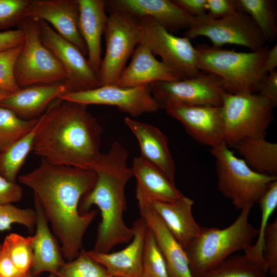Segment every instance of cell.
I'll list each match as a JSON object with an SVG mask.
<instances>
[{
  "label": "cell",
  "mask_w": 277,
  "mask_h": 277,
  "mask_svg": "<svg viewBox=\"0 0 277 277\" xmlns=\"http://www.w3.org/2000/svg\"><path fill=\"white\" fill-rule=\"evenodd\" d=\"M22 196V188L19 185L0 176V205L18 202Z\"/></svg>",
  "instance_id": "cell-41"
},
{
  "label": "cell",
  "mask_w": 277,
  "mask_h": 277,
  "mask_svg": "<svg viewBox=\"0 0 277 277\" xmlns=\"http://www.w3.org/2000/svg\"><path fill=\"white\" fill-rule=\"evenodd\" d=\"M133 236L125 248L112 253H100L93 250L87 253L104 266L112 276L142 277L144 239L147 226L141 218L136 219L132 227Z\"/></svg>",
  "instance_id": "cell-19"
},
{
  "label": "cell",
  "mask_w": 277,
  "mask_h": 277,
  "mask_svg": "<svg viewBox=\"0 0 277 277\" xmlns=\"http://www.w3.org/2000/svg\"><path fill=\"white\" fill-rule=\"evenodd\" d=\"M185 35L190 39L205 36L215 47L233 44L251 51L260 49L265 43L251 18L240 10L219 19L212 18L207 14L195 17Z\"/></svg>",
  "instance_id": "cell-11"
},
{
  "label": "cell",
  "mask_w": 277,
  "mask_h": 277,
  "mask_svg": "<svg viewBox=\"0 0 277 277\" xmlns=\"http://www.w3.org/2000/svg\"><path fill=\"white\" fill-rule=\"evenodd\" d=\"M111 277H116V276H111Z\"/></svg>",
  "instance_id": "cell-50"
},
{
  "label": "cell",
  "mask_w": 277,
  "mask_h": 277,
  "mask_svg": "<svg viewBox=\"0 0 277 277\" xmlns=\"http://www.w3.org/2000/svg\"><path fill=\"white\" fill-rule=\"evenodd\" d=\"M237 10L236 0H207V13L212 18H221Z\"/></svg>",
  "instance_id": "cell-40"
},
{
  "label": "cell",
  "mask_w": 277,
  "mask_h": 277,
  "mask_svg": "<svg viewBox=\"0 0 277 277\" xmlns=\"http://www.w3.org/2000/svg\"><path fill=\"white\" fill-rule=\"evenodd\" d=\"M243 255H232L199 277H268Z\"/></svg>",
  "instance_id": "cell-32"
},
{
  "label": "cell",
  "mask_w": 277,
  "mask_h": 277,
  "mask_svg": "<svg viewBox=\"0 0 277 277\" xmlns=\"http://www.w3.org/2000/svg\"><path fill=\"white\" fill-rule=\"evenodd\" d=\"M211 152L215 159L217 189L236 209L258 203L270 183L277 180V176L251 170L225 143L211 148Z\"/></svg>",
  "instance_id": "cell-6"
},
{
  "label": "cell",
  "mask_w": 277,
  "mask_h": 277,
  "mask_svg": "<svg viewBox=\"0 0 277 277\" xmlns=\"http://www.w3.org/2000/svg\"><path fill=\"white\" fill-rule=\"evenodd\" d=\"M124 123L139 143L140 156L175 183L176 167L166 136L157 127L129 117L124 119Z\"/></svg>",
  "instance_id": "cell-20"
},
{
  "label": "cell",
  "mask_w": 277,
  "mask_h": 277,
  "mask_svg": "<svg viewBox=\"0 0 277 277\" xmlns=\"http://www.w3.org/2000/svg\"><path fill=\"white\" fill-rule=\"evenodd\" d=\"M150 202L153 209L184 249L200 234L202 227L193 217L194 201L192 199L184 196L171 202Z\"/></svg>",
  "instance_id": "cell-24"
},
{
  "label": "cell",
  "mask_w": 277,
  "mask_h": 277,
  "mask_svg": "<svg viewBox=\"0 0 277 277\" xmlns=\"http://www.w3.org/2000/svg\"><path fill=\"white\" fill-rule=\"evenodd\" d=\"M179 78L162 62L157 60L149 48L140 43L130 64L125 67L115 85L124 87L148 86L157 82H172Z\"/></svg>",
  "instance_id": "cell-21"
},
{
  "label": "cell",
  "mask_w": 277,
  "mask_h": 277,
  "mask_svg": "<svg viewBox=\"0 0 277 277\" xmlns=\"http://www.w3.org/2000/svg\"><path fill=\"white\" fill-rule=\"evenodd\" d=\"M13 223L22 224L32 231L36 223L35 210L19 208L12 204L0 205V231L10 229Z\"/></svg>",
  "instance_id": "cell-36"
},
{
  "label": "cell",
  "mask_w": 277,
  "mask_h": 277,
  "mask_svg": "<svg viewBox=\"0 0 277 277\" xmlns=\"http://www.w3.org/2000/svg\"><path fill=\"white\" fill-rule=\"evenodd\" d=\"M25 35L19 28L0 32V52L24 43Z\"/></svg>",
  "instance_id": "cell-42"
},
{
  "label": "cell",
  "mask_w": 277,
  "mask_h": 277,
  "mask_svg": "<svg viewBox=\"0 0 277 277\" xmlns=\"http://www.w3.org/2000/svg\"><path fill=\"white\" fill-rule=\"evenodd\" d=\"M26 17L50 24L59 35L87 55L86 46L79 30L77 0H30Z\"/></svg>",
  "instance_id": "cell-16"
},
{
  "label": "cell",
  "mask_w": 277,
  "mask_h": 277,
  "mask_svg": "<svg viewBox=\"0 0 277 277\" xmlns=\"http://www.w3.org/2000/svg\"><path fill=\"white\" fill-rule=\"evenodd\" d=\"M96 179L93 171L54 165L43 159L35 169L18 176L19 182L32 190L68 262L83 249L84 234L97 214L95 210L79 211L80 201L93 189Z\"/></svg>",
  "instance_id": "cell-1"
},
{
  "label": "cell",
  "mask_w": 277,
  "mask_h": 277,
  "mask_svg": "<svg viewBox=\"0 0 277 277\" xmlns=\"http://www.w3.org/2000/svg\"><path fill=\"white\" fill-rule=\"evenodd\" d=\"M30 0H0V30L6 29L25 18Z\"/></svg>",
  "instance_id": "cell-38"
},
{
  "label": "cell",
  "mask_w": 277,
  "mask_h": 277,
  "mask_svg": "<svg viewBox=\"0 0 277 277\" xmlns=\"http://www.w3.org/2000/svg\"><path fill=\"white\" fill-rule=\"evenodd\" d=\"M253 171L277 176V144L264 137H246L232 146Z\"/></svg>",
  "instance_id": "cell-27"
},
{
  "label": "cell",
  "mask_w": 277,
  "mask_h": 277,
  "mask_svg": "<svg viewBox=\"0 0 277 277\" xmlns=\"http://www.w3.org/2000/svg\"><path fill=\"white\" fill-rule=\"evenodd\" d=\"M274 107L259 93L225 92L221 106L224 143L229 147L246 137L265 138Z\"/></svg>",
  "instance_id": "cell-7"
},
{
  "label": "cell",
  "mask_w": 277,
  "mask_h": 277,
  "mask_svg": "<svg viewBox=\"0 0 277 277\" xmlns=\"http://www.w3.org/2000/svg\"><path fill=\"white\" fill-rule=\"evenodd\" d=\"M21 277H33L32 275L30 274V272L27 273V274L23 275ZM48 277H54L53 274H51Z\"/></svg>",
  "instance_id": "cell-48"
},
{
  "label": "cell",
  "mask_w": 277,
  "mask_h": 277,
  "mask_svg": "<svg viewBox=\"0 0 277 277\" xmlns=\"http://www.w3.org/2000/svg\"><path fill=\"white\" fill-rule=\"evenodd\" d=\"M64 83L43 84L21 88L0 102V106L13 111L24 120L41 116L53 102L66 93Z\"/></svg>",
  "instance_id": "cell-23"
},
{
  "label": "cell",
  "mask_w": 277,
  "mask_h": 277,
  "mask_svg": "<svg viewBox=\"0 0 277 277\" xmlns=\"http://www.w3.org/2000/svg\"><path fill=\"white\" fill-rule=\"evenodd\" d=\"M54 277H111L106 269L82 249L73 260L65 263Z\"/></svg>",
  "instance_id": "cell-34"
},
{
  "label": "cell",
  "mask_w": 277,
  "mask_h": 277,
  "mask_svg": "<svg viewBox=\"0 0 277 277\" xmlns=\"http://www.w3.org/2000/svg\"><path fill=\"white\" fill-rule=\"evenodd\" d=\"M79 9L78 27L87 50V61L97 74L101 60V40L108 16L103 0H77Z\"/></svg>",
  "instance_id": "cell-22"
},
{
  "label": "cell",
  "mask_w": 277,
  "mask_h": 277,
  "mask_svg": "<svg viewBox=\"0 0 277 277\" xmlns=\"http://www.w3.org/2000/svg\"><path fill=\"white\" fill-rule=\"evenodd\" d=\"M23 275L11 261L6 246L3 244L0 253V277H21Z\"/></svg>",
  "instance_id": "cell-45"
},
{
  "label": "cell",
  "mask_w": 277,
  "mask_h": 277,
  "mask_svg": "<svg viewBox=\"0 0 277 277\" xmlns=\"http://www.w3.org/2000/svg\"><path fill=\"white\" fill-rule=\"evenodd\" d=\"M102 133L86 105L57 98L39 117L32 150L52 164L94 171Z\"/></svg>",
  "instance_id": "cell-2"
},
{
  "label": "cell",
  "mask_w": 277,
  "mask_h": 277,
  "mask_svg": "<svg viewBox=\"0 0 277 277\" xmlns=\"http://www.w3.org/2000/svg\"><path fill=\"white\" fill-rule=\"evenodd\" d=\"M268 272L277 276V220L268 222L265 229L262 250Z\"/></svg>",
  "instance_id": "cell-39"
},
{
  "label": "cell",
  "mask_w": 277,
  "mask_h": 277,
  "mask_svg": "<svg viewBox=\"0 0 277 277\" xmlns=\"http://www.w3.org/2000/svg\"><path fill=\"white\" fill-rule=\"evenodd\" d=\"M138 18L140 43L159 55L179 80L192 78L202 72L198 67L195 47L189 38L173 35L150 17Z\"/></svg>",
  "instance_id": "cell-10"
},
{
  "label": "cell",
  "mask_w": 277,
  "mask_h": 277,
  "mask_svg": "<svg viewBox=\"0 0 277 277\" xmlns=\"http://www.w3.org/2000/svg\"><path fill=\"white\" fill-rule=\"evenodd\" d=\"M148 87L161 107L167 103L220 107L225 92L219 77L203 72L190 78L155 82Z\"/></svg>",
  "instance_id": "cell-12"
},
{
  "label": "cell",
  "mask_w": 277,
  "mask_h": 277,
  "mask_svg": "<svg viewBox=\"0 0 277 277\" xmlns=\"http://www.w3.org/2000/svg\"><path fill=\"white\" fill-rule=\"evenodd\" d=\"M13 93L0 89V102L9 97Z\"/></svg>",
  "instance_id": "cell-47"
},
{
  "label": "cell",
  "mask_w": 277,
  "mask_h": 277,
  "mask_svg": "<svg viewBox=\"0 0 277 277\" xmlns=\"http://www.w3.org/2000/svg\"><path fill=\"white\" fill-rule=\"evenodd\" d=\"M38 119H22L10 109L0 106V153L31 131Z\"/></svg>",
  "instance_id": "cell-31"
},
{
  "label": "cell",
  "mask_w": 277,
  "mask_h": 277,
  "mask_svg": "<svg viewBox=\"0 0 277 277\" xmlns=\"http://www.w3.org/2000/svg\"><path fill=\"white\" fill-rule=\"evenodd\" d=\"M195 47L200 70L219 77L226 92H259L268 74L263 69L268 46L249 52L207 44H199Z\"/></svg>",
  "instance_id": "cell-4"
},
{
  "label": "cell",
  "mask_w": 277,
  "mask_h": 277,
  "mask_svg": "<svg viewBox=\"0 0 277 277\" xmlns=\"http://www.w3.org/2000/svg\"><path fill=\"white\" fill-rule=\"evenodd\" d=\"M136 197L141 217L154 235L169 277H193L185 250L153 209L150 200L137 191Z\"/></svg>",
  "instance_id": "cell-17"
},
{
  "label": "cell",
  "mask_w": 277,
  "mask_h": 277,
  "mask_svg": "<svg viewBox=\"0 0 277 277\" xmlns=\"http://www.w3.org/2000/svg\"><path fill=\"white\" fill-rule=\"evenodd\" d=\"M23 44L0 52V89L14 93L21 88L14 77V67Z\"/></svg>",
  "instance_id": "cell-37"
},
{
  "label": "cell",
  "mask_w": 277,
  "mask_h": 277,
  "mask_svg": "<svg viewBox=\"0 0 277 277\" xmlns=\"http://www.w3.org/2000/svg\"><path fill=\"white\" fill-rule=\"evenodd\" d=\"M34 206L36 213V228L33 244V261L31 272L33 275L43 272L55 274L65 263L61 249L50 231L44 212L35 201Z\"/></svg>",
  "instance_id": "cell-25"
},
{
  "label": "cell",
  "mask_w": 277,
  "mask_h": 277,
  "mask_svg": "<svg viewBox=\"0 0 277 277\" xmlns=\"http://www.w3.org/2000/svg\"><path fill=\"white\" fill-rule=\"evenodd\" d=\"M277 67V44L268 50L264 65L263 71L268 74L276 70Z\"/></svg>",
  "instance_id": "cell-46"
},
{
  "label": "cell",
  "mask_w": 277,
  "mask_h": 277,
  "mask_svg": "<svg viewBox=\"0 0 277 277\" xmlns=\"http://www.w3.org/2000/svg\"><path fill=\"white\" fill-rule=\"evenodd\" d=\"M136 179V191L151 201L171 202L184 195L162 172L141 156L133 160L131 167Z\"/></svg>",
  "instance_id": "cell-26"
},
{
  "label": "cell",
  "mask_w": 277,
  "mask_h": 277,
  "mask_svg": "<svg viewBox=\"0 0 277 277\" xmlns=\"http://www.w3.org/2000/svg\"><path fill=\"white\" fill-rule=\"evenodd\" d=\"M129 153L119 142H114L108 152L102 154L94 171L97 175L93 189L82 199V213L92 205L99 208V224L93 251L108 253L116 246L130 242L132 228L125 223L123 214L127 209L125 186L133 176L127 163Z\"/></svg>",
  "instance_id": "cell-3"
},
{
  "label": "cell",
  "mask_w": 277,
  "mask_h": 277,
  "mask_svg": "<svg viewBox=\"0 0 277 277\" xmlns=\"http://www.w3.org/2000/svg\"><path fill=\"white\" fill-rule=\"evenodd\" d=\"M37 125L38 123L28 134L0 153V176L9 181L15 182L27 155L32 150Z\"/></svg>",
  "instance_id": "cell-30"
},
{
  "label": "cell",
  "mask_w": 277,
  "mask_h": 277,
  "mask_svg": "<svg viewBox=\"0 0 277 277\" xmlns=\"http://www.w3.org/2000/svg\"><path fill=\"white\" fill-rule=\"evenodd\" d=\"M259 94L270 101L275 107L277 105V71L267 75L259 91Z\"/></svg>",
  "instance_id": "cell-44"
},
{
  "label": "cell",
  "mask_w": 277,
  "mask_h": 277,
  "mask_svg": "<svg viewBox=\"0 0 277 277\" xmlns=\"http://www.w3.org/2000/svg\"><path fill=\"white\" fill-rule=\"evenodd\" d=\"M252 207L249 205L242 209L237 219L226 228L202 227L200 234L184 249L193 277H199L232 253L244 251L252 244L259 232L248 221Z\"/></svg>",
  "instance_id": "cell-5"
},
{
  "label": "cell",
  "mask_w": 277,
  "mask_h": 277,
  "mask_svg": "<svg viewBox=\"0 0 277 277\" xmlns=\"http://www.w3.org/2000/svg\"><path fill=\"white\" fill-rule=\"evenodd\" d=\"M142 277H169L163 256L148 227L144 239Z\"/></svg>",
  "instance_id": "cell-35"
},
{
  "label": "cell",
  "mask_w": 277,
  "mask_h": 277,
  "mask_svg": "<svg viewBox=\"0 0 277 277\" xmlns=\"http://www.w3.org/2000/svg\"><path fill=\"white\" fill-rule=\"evenodd\" d=\"M39 21L40 36L43 44L56 57L66 74L64 84L67 92L86 91L100 87L97 74L81 51L59 35L47 23Z\"/></svg>",
  "instance_id": "cell-14"
},
{
  "label": "cell",
  "mask_w": 277,
  "mask_h": 277,
  "mask_svg": "<svg viewBox=\"0 0 277 277\" xmlns=\"http://www.w3.org/2000/svg\"><path fill=\"white\" fill-rule=\"evenodd\" d=\"M33 241L34 236L24 237L11 233L6 236L3 242L11 261L23 275L29 272L33 264Z\"/></svg>",
  "instance_id": "cell-33"
},
{
  "label": "cell",
  "mask_w": 277,
  "mask_h": 277,
  "mask_svg": "<svg viewBox=\"0 0 277 277\" xmlns=\"http://www.w3.org/2000/svg\"><path fill=\"white\" fill-rule=\"evenodd\" d=\"M258 203L261 210V222L258 239L254 244L250 245L244 250V254L252 263L267 273L262 250L264 232L269 218L277 207V180L270 183Z\"/></svg>",
  "instance_id": "cell-29"
},
{
  "label": "cell",
  "mask_w": 277,
  "mask_h": 277,
  "mask_svg": "<svg viewBox=\"0 0 277 277\" xmlns=\"http://www.w3.org/2000/svg\"><path fill=\"white\" fill-rule=\"evenodd\" d=\"M2 249V245L0 244V253L1 252Z\"/></svg>",
  "instance_id": "cell-49"
},
{
  "label": "cell",
  "mask_w": 277,
  "mask_h": 277,
  "mask_svg": "<svg viewBox=\"0 0 277 277\" xmlns=\"http://www.w3.org/2000/svg\"><path fill=\"white\" fill-rule=\"evenodd\" d=\"M58 99L86 106H115L132 117L153 113L161 108L151 94L148 86L124 87L115 84L102 85L86 91L66 92Z\"/></svg>",
  "instance_id": "cell-13"
},
{
  "label": "cell",
  "mask_w": 277,
  "mask_h": 277,
  "mask_svg": "<svg viewBox=\"0 0 277 277\" xmlns=\"http://www.w3.org/2000/svg\"><path fill=\"white\" fill-rule=\"evenodd\" d=\"M18 26L24 33L25 39L14 67L18 86L22 88L64 83L67 76L63 66L41 40L39 19L26 17Z\"/></svg>",
  "instance_id": "cell-8"
},
{
  "label": "cell",
  "mask_w": 277,
  "mask_h": 277,
  "mask_svg": "<svg viewBox=\"0 0 277 277\" xmlns=\"http://www.w3.org/2000/svg\"><path fill=\"white\" fill-rule=\"evenodd\" d=\"M161 108L180 122L198 143L215 148L224 143V126L221 106L167 103Z\"/></svg>",
  "instance_id": "cell-15"
},
{
  "label": "cell",
  "mask_w": 277,
  "mask_h": 277,
  "mask_svg": "<svg viewBox=\"0 0 277 277\" xmlns=\"http://www.w3.org/2000/svg\"><path fill=\"white\" fill-rule=\"evenodd\" d=\"M188 14L200 17L207 14V0H172Z\"/></svg>",
  "instance_id": "cell-43"
},
{
  "label": "cell",
  "mask_w": 277,
  "mask_h": 277,
  "mask_svg": "<svg viewBox=\"0 0 277 277\" xmlns=\"http://www.w3.org/2000/svg\"><path fill=\"white\" fill-rule=\"evenodd\" d=\"M109 11L104 32L106 51L98 73L101 86L116 84L140 43L139 18L123 11Z\"/></svg>",
  "instance_id": "cell-9"
},
{
  "label": "cell",
  "mask_w": 277,
  "mask_h": 277,
  "mask_svg": "<svg viewBox=\"0 0 277 277\" xmlns=\"http://www.w3.org/2000/svg\"><path fill=\"white\" fill-rule=\"evenodd\" d=\"M238 9L251 18L265 42L274 41L277 36L276 10L272 0H236Z\"/></svg>",
  "instance_id": "cell-28"
},
{
  "label": "cell",
  "mask_w": 277,
  "mask_h": 277,
  "mask_svg": "<svg viewBox=\"0 0 277 277\" xmlns=\"http://www.w3.org/2000/svg\"><path fill=\"white\" fill-rule=\"evenodd\" d=\"M106 9L149 17L170 32L188 28L194 19L170 0L105 1Z\"/></svg>",
  "instance_id": "cell-18"
}]
</instances>
